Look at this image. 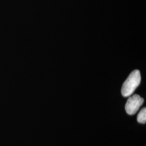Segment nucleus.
Listing matches in <instances>:
<instances>
[{
	"label": "nucleus",
	"instance_id": "nucleus-1",
	"mask_svg": "<svg viewBox=\"0 0 146 146\" xmlns=\"http://www.w3.org/2000/svg\"><path fill=\"white\" fill-rule=\"evenodd\" d=\"M141 82V74L139 70H135L129 74L122 85L121 94L124 97L131 96Z\"/></svg>",
	"mask_w": 146,
	"mask_h": 146
},
{
	"label": "nucleus",
	"instance_id": "nucleus-2",
	"mask_svg": "<svg viewBox=\"0 0 146 146\" xmlns=\"http://www.w3.org/2000/svg\"><path fill=\"white\" fill-rule=\"evenodd\" d=\"M144 100L137 94L130 97L126 102L125 110L127 113L130 115H134L143 104Z\"/></svg>",
	"mask_w": 146,
	"mask_h": 146
},
{
	"label": "nucleus",
	"instance_id": "nucleus-3",
	"mask_svg": "<svg viewBox=\"0 0 146 146\" xmlns=\"http://www.w3.org/2000/svg\"><path fill=\"white\" fill-rule=\"evenodd\" d=\"M137 121L142 124H145L146 122V108H143L139 112L137 117Z\"/></svg>",
	"mask_w": 146,
	"mask_h": 146
}]
</instances>
